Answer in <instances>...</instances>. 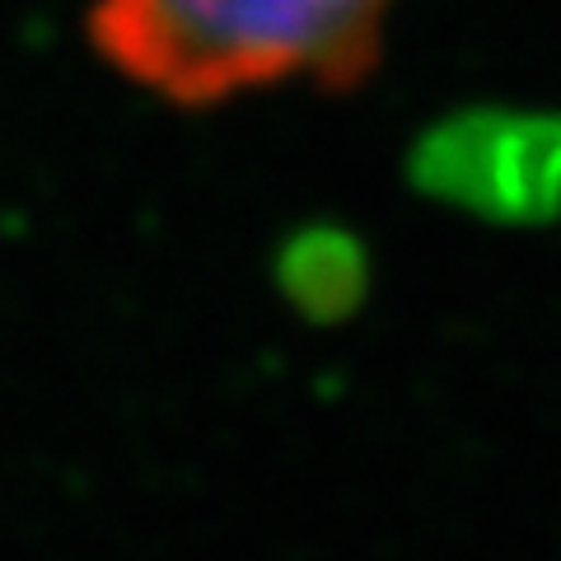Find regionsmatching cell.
I'll return each mask as SVG.
<instances>
[{
    "instance_id": "cell-1",
    "label": "cell",
    "mask_w": 561,
    "mask_h": 561,
    "mask_svg": "<svg viewBox=\"0 0 561 561\" xmlns=\"http://www.w3.org/2000/svg\"><path fill=\"white\" fill-rule=\"evenodd\" d=\"M393 0H94L90 43L122 80L179 108L375 70Z\"/></svg>"
},
{
    "instance_id": "cell-2",
    "label": "cell",
    "mask_w": 561,
    "mask_h": 561,
    "mask_svg": "<svg viewBox=\"0 0 561 561\" xmlns=\"http://www.w3.org/2000/svg\"><path fill=\"white\" fill-rule=\"evenodd\" d=\"M408 179L421 197L491 225L561 216V113L468 108L416 136Z\"/></svg>"
},
{
    "instance_id": "cell-3",
    "label": "cell",
    "mask_w": 561,
    "mask_h": 561,
    "mask_svg": "<svg viewBox=\"0 0 561 561\" xmlns=\"http://www.w3.org/2000/svg\"><path fill=\"white\" fill-rule=\"evenodd\" d=\"M272 280L305 323H346L370 300L375 262L370 249L342 225H305L276 249Z\"/></svg>"
}]
</instances>
